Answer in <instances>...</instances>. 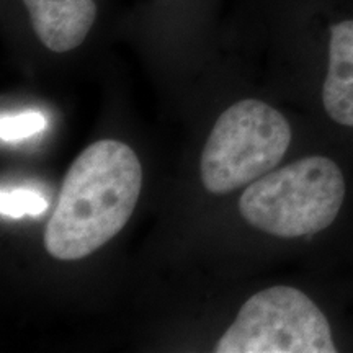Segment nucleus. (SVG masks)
Listing matches in <instances>:
<instances>
[{
  "label": "nucleus",
  "instance_id": "7",
  "mask_svg": "<svg viewBox=\"0 0 353 353\" xmlns=\"http://www.w3.org/2000/svg\"><path fill=\"white\" fill-rule=\"evenodd\" d=\"M50 206L41 192L33 188H3L0 193V211L8 218L39 216Z\"/></svg>",
  "mask_w": 353,
  "mask_h": 353
},
{
  "label": "nucleus",
  "instance_id": "4",
  "mask_svg": "<svg viewBox=\"0 0 353 353\" xmlns=\"http://www.w3.org/2000/svg\"><path fill=\"white\" fill-rule=\"evenodd\" d=\"M216 353H335L324 312L291 286H272L242 304Z\"/></svg>",
  "mask_w": 353,
  "mask_h": 353
},
{
  "label": "nucleus",
  "instance_id": "6",
  "mask_svg": "<svg viewBox=\"0 0 353 353\" xmlns=\"http://www.w3.org/2000/svg\"><path fill=\"white\" fill-rule=\"evenodd\" d=\"M322 103L335 123L353 128V20L341 21L330 30Z\"/></svg>",
  "mask_w": 353,
  "mask_h": 353
},
{
  "label": "nucleus",
  "instance_id": "2",
  "mask_svg": "<svg viewBox=\"0 0 353 353\" xmlns=\"http://www.w3.org/2000/svg\"><path fill=\"white\" fill-rule=\"evenodd\" d=\"M345 198L342 170L327 157L312 156L255 180L244 190L239 210L250 226L294 239L327 229Z\"/></svg>",
  "mask_w": 353,
  "mask_h": 353
},
{
  "label": "nucleus",
  "instance_id": "3",
  "mask_svg": "<svg viewBox=\"0 0 353 353\" xmlns=\"http://www.w3.org/2000/svg\"><path fill=\"white\" fill-rule=\"evenodd\" d=\"M291 126L262 100L236 101L216 120L201 152V182L213 195L250 185L280 164Z\"/></svg>",
  "mask_w": 353,
  "mask_h": 353
},
{
  "label": "nucleus",
  "instance_id": "1",
  "mask_svg": "<svg viewBox=\"0 0 353 353\" xmlns=\"http://www.w3.org/2000/svg\"><path fill=\"white\" fill-rule=\"evenodd\" d=\"M143 169L121 141L101 139L79 154L44 229V247L57 260H81L126 226L138 205Z\"/></svg>",
  "mask_w": 353,
  "mask_h": 353
},
{
  "label": "nucleus",
  "instance_id": "5",
  "mask_svg": "<svg viewBox=\"0 0 353 353\" xmlns=\"http://www.w3.org/2000/svg\"><path fill=\"white\" fill-rule=\"evenodd\" d=\"M23 3L39 41L54 52L81 46L97 17L95 0H23Z\"/></svg>",
  "mask_w": 353,
  "mask_h": 353
},
{
  "label": "nucleus",
  "instance_id": "8",
  "mask_svg": "<svg viewBox=\"0 0 353 353\" xmlns=\"http://www.w3.org/2000/svg\"><path fill=\"white\" fill-rule=\"evenodd\" d=\"M48 120L41 112L26 110L21 113L2 114L0 118V138L2 143H20L46 130Z\"/></svg>",
  "mask_w": 353,
  "mask_h": 353
}]
</instances>
